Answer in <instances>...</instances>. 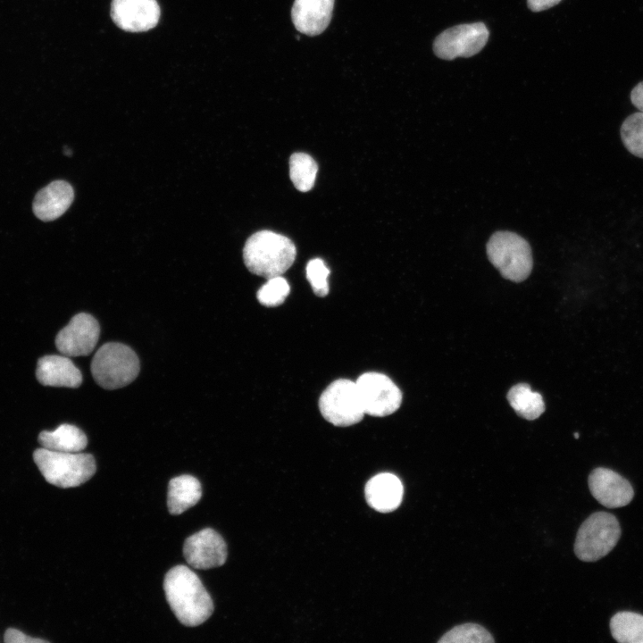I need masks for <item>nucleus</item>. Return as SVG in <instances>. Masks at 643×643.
<instances>
[{
  "instance_id": "f257e3e1",
  "label": "nucleus",
  "mask_w": 643,
  "mask_h": 643,
  "mask_svg": "<svg viewBox=\"0 0 643 643\" xmlns=\"http://www.w3.org/2000/svg\"><path fill=\"white\" fill-rule=\"evenodd\" d=\"M163 589L171 609L186 626L202 624L213 612L211 596L198 576L185 565L174 566L166 573Z\"/></svg>"
},
{
  "instance_id": "f03ea898",
  "label": "nucleus",
  "mask_w": 643,
  "mask_h": 643,
  "mask_svg": "<svg viewBox=\"0 0 643 643\" xmlns=\"http://www.w3.org/2000/svg\"><path fill=\"white\" fill-rule=\"evenodd\" d=\"M296 255V246L288 238L271 230L250 236L243 249L249 271L266 279L281 276L291 267Z\"/></svg>"
},
{
  "instance_id": "7ed1b4c3",
  "label": "nucleus",
  "mask_w": 643,
  "mask_h": 643,
  "mask_svg": "<svg viewBox=\"0 0 643 643\" xmlns=\"http://www.w3.org/2000/svg\"><path fill=\"white\" fill-rule=\"evenodd\" d=\"M33 459L46 480L63 489L85 483L96 470L95 459L90 454L59 452L41 447L34 451Z\"/></svg>"
},
{
  "instance_id": "20e7f679",
  "label": "nucleus",
  "mask_w": 643,
  "mask_h": 643,
  "mask_svg": "<svg viewBox=\"0 0 643 643\" xmlns=\"http://www.w3.org/2000/svg\"><path fill=\"white\" fill-rule=\"evenodd\" d=\"M139 360L128 346L109 342L103 345L91 362L96 382L105 389H116L131 383L138 375Z\"/></svg>"
},
{
  "instance_id": "39448f33",
  "label": "nucleus",
  "mask_w": 643,
  "mask_h": 643,
  "mask_svg": "<svg viewBox=\"0 0 643 643\" xmlns=\"http://www.w3.org/2000/svg\"><path fill=\"white\" fill-rule=\"evenodd\" d=\"M487 255L500 274L514 282L523 281L532 270L529 243L510 231H497L487 243Z\"/></svg>"
},
{
  "instance_id": "423d86ee",
  "label": "nucleus",
  "mask_w": 643,
  "mask_h": 643,
  "mask_svg": "<svg viewBox=\"0 0 643 643\" xmlns=\"http://www.w3.org/2000/svg\"><path fill=\"white\" fill-rule=\"evenodd\" d=\"M620 537L621 527L614 514L606 512L594 513L582 522L577 531L574 553L581 561H597L611 552Z\"/></svg>"
},
{
  "instance_id": "0eeeda50",
  "label": "nucleus",
  "mask_w": 643,
  "mask_h": 643,
  "mask_svg": "<svg viewBox=\"0 0 643 643\" xmlns=\"http://www.w3.org/2000/svg\"><path fill=\"white\" fill-rule=\"evenodd\" d=\"M319 409L323 418L335 426L347 427L358 423L365 413L356 383L339 379L322 393Z\"/></svg>"
},
{
  "instance_id": "6e6552de",
  "label": "nucleus",
  "mask_w": 643,
  "mask_h": 643,
  "mask_svg": "<svg viewBox=\"0 0 643 643\" xmlns=\"http://www.w3.org/2000/svg\"><path fill=\"white\" fill-rule=\"evenodd\" d=\"M489 31L483 22L460 24L441 32L434 40V54L443 60L471 57L485 46Z\"/></svg>"
},
{
  "instance_id": "1a4fd4ad",
  "label": "nucleus",
  "mask_w": 643,
  "mask_h": 643,
  "mask_svg": "<svg viewBox=\"0 0 643 643\" xmlns=\"http://www.w3.org/2000/svg\"><path fill=\"white\" fill-rule=\"evenodd\" d=\"M355 383L365 414L384 417L400 407L402 393L387 375L366 372Z\"/></svg>"
},
{
  "instance_id": "9d476101",
  "label": "nucleus",
  "mask_w": 643,
  "mask_h": 643,
  "mask_svg": "<svg viewBox=\"0 0 643 643\" xmlns=\"http://www.w3.org/2000/svg\"><path fill=\"white\" fill-rule=\"evenodd\" d=\"M99 335L97 321L88 313H80L58 332L55 346L62 355L69 357L88 355L94 350Z\"/></svg>"
},
{
  "instance_id": "9b49d317",
  "label": "nucleus",
  "mask_w": 643,
  "mask_h": 643,
  "mask_svg": "<svg viewBox=\"0 0 643 643\" xmlns=\"http://www.w3.org/2000/svg\"><path fill=\"white\" fill-rule=\"evenodd\" d=\"M183 555L193 568L210 569L221 566L225 563L227 546L218 532L205 528L185 540Z\"/></svg>"
},
{
  "instance_id": "f8f14e48",
  "label": "nucleus",
  "mask_w": 643,
  "mask_h": 643,
  "mask_svg": "<svg viewBox=\"0 0 643 643\" xmlns=\"http://www.w3.org/2000/svg\"><path fill=\"white\" fill-rule=\"evenodd\" d=\"M588 483L591 495L598 503L608 508L627 505L634 497L630 483L608 468L594 469L589 475Z\"/></svg>"
},
{
  "instance_id": "ddd939ff",
  "label": "nucleus",
  "mask_w": 643,
  "mask_h": 643,
  "mask_svg": "<svg viewBox=\"0 0 643 643\" xmlns=\"http://www.w3.org/2000/svg\"><path fill=\"white\" fill-rule=\"evenodd\" d=\"M111 16L121 29L142 32L157 24L160 7L156 0H113Z\"/></svg>"
},
{
  "instance_id": "4468645a",
  "label": "nucleus",
  "mask_w": 643,
  "mask_h": 643,
  "mask_svg": "<svg viewBox=\"0 0 643 643\" xmlns=\"http://www.w3.org/2000/svg\"><path fill=\"white\" fill-rule=\"evenodd\" d=\"M335 0H295L291 17L296 29L308 36L325 30L331 20Z\"/></svg>"
},
{
  "instance_id": "2eb2a0df",
  "label": "nucleus",
  "mask_w": 643,
  "mask_h": 643,
  "mask_svg": "<svg viewBox=\"0 0 643 643\" xmlns=\"http://www.w3.org/2000/svg\"><path fill=\"white\" fill-rule=\"evenodd\" d=\"M73 198L74 191L71 184L64 180H54L36 194L32 210L39 220L51 221L68 210Z\"/></svg>"
},
{
  "instance_id": "dca6fc26",
  "label": "nucleus",
  "mask_w": 643,
  "mask_h": 643,
  "mask_svg": "<svg viewBox=\"0 0 643 643\" xmlns=\"http://www.w3.org/2000/svg\"><path fill=\"white\" fill-rule=\"evenodd\" d=\"M38 380L45 386L78 388L82 374L72 361L64 355H45L38 359L36 370Z\"/></svg>"
},
{
  "instance_id": "f3484780",
  "label": "nucleus",
  "mask_w": 643,
  "mask_h": 643,
  "mask_svg": "<svg viewBox=\"0 0 643 643\" xmlns=\"http://www.w3.org/2000/svg\"><path fill=\"white\" fill-rule=\"evenodd\" d=\"M403 485L400 480L388 472L372 477L365 486V497L370 506L380 513L396 510L403 497Z\"/></svg>"
},
{
  "instance_id": "a211bd4d",
  "label": "nucleus",
  "mask_w": 643,
  "mask_h": 643,
  "mask_svg": "<svg viewBox=\"0 0 643 643\" xmlns=\"http://www.w3.org/2000/svg\"><path fill=\"white\" fill-rule=\"evenodd\" d=\"M201 497V484L191 475H180L169 481L167 505L171 514H182L195 505Z\"/></svg>"
},
{
  "instance_id": "6ab92c4d",
  "label": "nucleus",
  "mask_w": 643,
  "mask_h": 643,
  "mask_svg": "<svg viewBox=\"0 0 643 643\" xmlns=\"http://www.w3.org/2000/svg\"><path fill=\"white\" fill-rule=\"evenodd\" d=\"M42 447L59 452L78 453L88 445L85 433L72 424H62L53 431L43 430L38 438Z\"/></svg>"
},
{
  "instance_id": "aec40b11",
  "label": "nucleus",
  "mask_w": 643,
  "mask_h": 643,
  "mask_svg": "<svg viewBox=\"0 0 643 643\" xmlns=\"http://www.w3.org/2000/svg\"><path fill=\"white\" fill-rule=\"evenodd\" d=\"M507 400L522 418L526 420H536L545 411V404L541 395L531 390L525 383H519L510 388L507 393Z\"/></svg>"
},
{
  "instance_id": "412c9836",
  "label": "nucleus",
  "mask_w": 643,
  "mask_h": 643,
  "mask_svg": "<svg viewBox=\"0 0 643 643\" xmlns=\"http://www.w3.org/2000/svg\"><path fill=\"white\" fill-rule=\"evenodd\" d=\"M613 638L620 643H643V615L623 611L610 620Z\"/></svg>"
},
{
  "instance_id": "4be33fe9",
  "label": "nucleus",
  "mask_w": 643,
  "mask_h": 643,
  "mask_svg": "<svg viewBox=\"0 0 643 643\" xmlns=\"http://www.w3.org/2000/svg\"><path fill=\"white\" fill-rule=\"evenodd\" d=\"M318 165L307 154L295 153L289 159V176L296 188L307 192L313 187Z\"/></svg>"
},
{
  "instance_id": "5701e85b",
  "label": "nucleus",
  "mask_w": 643,
  "mask_h": 643,
  "mask_svg": "<svg viewBox=\"0 0 643 643\" xmlns=\"http://www.w3.org/2000/svg\"><path fill=\"white\" fill-rule=\"evenodd\" d=\"M438 643H493L492 635L477 623H463L447 631Z\"/></svg>"
},
{
  "instance_id": "b1692460",
  "label": "nucleus",
  "mask_w": 643,
  "mask_h": 643,
  "mask_svg": "<svg viewBox=\"0 0 643 643\" xmlns=\"http://www.w3.org/2000/svg\"><path fill=\"white\" fill-rule=\"evenodd\" d=\"M621 138L626 149L643 158V112L629 115L622 123Z\"/></svg>"
},
{
  "instance_id": "393cba45",
  "label": "nucleus",
  "mask_w": 643,
  "mask_h": 643,
  "mask_svg": "<svg viewBox=\"0 0 643 643\" xmlns=\"http://www.w3.org/2000/svg\"><path fill=\"white\" fill-rule=\"evenodd\" d=\"M289 291L288 281L281 276H276L267 279L257 291V298L263 305L274 307L284 303Z\"/></svg>"
},
{
  "instance_id": "a878e982",
  "label": "nucleus",
  "mask_w": 643,
  "mask_h": 643,
  "mask_svg": "<svg viewBox=\"0 0 643 643\" xmlns=\"http://www.w3.org/2000/svg\"><path fill=\"white\" fill-rule=\"evenodd\" d=\"M329 275L330 270L322 259L315 258L308 262L306 265V278L316 296L323 297L328 295Z\"/></svg>"
},
{
  "instance_id": "bb28decb",
  "label": "nucleus",
  "mask_w": 643,
  "mask_h": 643,
  "mask_svg": "<svg viewBox=\"0 0 643 643\" xmlns=\"http://www.w3.org/2000/svg\"><path fill=\"white\" fill-rule=\"evenodd\" d=\"M4 641L5 643H47V640L42 639H36L25 635L23 632L9 628L5 630L4 636Z\"/></svg>"
},
{
  "instance_id": "cd10ccee",
  "label": "nucleus",
  "mask_w": 643,
  "mask_h": 643,
  "mask_svg": "<svg viewBox=\"0 0 643 643\" xmlns=\"http://www.w3.org/2000/svg\"><path fill=\"white\" fill-rule=\"evenodd\" d=\"M561 1L562 0H527V4L532 12H541L556 5Z\"/></svg>"
},
{
  "instance_id": "c85d7f7f",
  "label": "nucleus",
  "mask_w": 643,
  "mask_h": 643,
  "mask_svg": "<svg viewBox=\"0 0 643 643\" xmlns=\"http://www.w3.org/2000/svg\"><path fill=\"white\" fill-rule=\"evenodd\" d=\"M630 101L635 107L643 112V81L637 84L631 90Z\"/></svg>"
},
{
  "instance_id": "c756f323",
  "label": "nucleus",
  "mask_w": 643,
  "mask_h": 643,
  "mask_svg": "<svg viewBox=\"0 0 643 643\" xmlns=\"http://www.w3.org/2000/svg\"><path fill=\"white\" fill-rule=\"evenodd\" d=\"M63 153H64L65 154H67V155H70V154H71V149H69V148H65L64 151H63Z\"/></svg>"
},
{
  "instance_id": "7c9ffc66",
  "label": "nucleus",
  "mask_w": 643,
  "mask_h": 643,
  "mask_svg": "<svg viewBox=\"0 0 643 643\" xmlns=\"http://www.w3.org/2000/svg\"><path fill=\"white\" fill-rule=\"evenodd\" d=\"M574 437H575L576 438H579L578 433H575Z\"/></svg>"
}]
</instances>
